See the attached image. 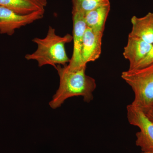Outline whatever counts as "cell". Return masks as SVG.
Here are the masks:
<instances>
[{
	"instance_id": "1",
	"label": "cell",
	"mask_w": 153,
	"mask_h": 153,
	"mask_svg": "<svg viewBox=\"0 0 153 153\" xmlns=\"http://www.w3.org/2000/svg\"><path fill=\"white\" fill-rule=\"evenodd\" d=\"M86 66L71 70L67 65H58L55 67L60 77L59 88L53 96L49 105L53 109L61 106L67 99L82 96L83 100L89 102L93 100V92L96 88L95 79L85 73Z\"/></svg>"
},
{
	"instance_id": "2",
	"label": "cell",
	"mask_w": 153,
	"mask_h": 153,
	"mask_svg": "<svg viewBox=\"0 0 153 153\" xmlns=\"http://www.w3.org/2000/svg\"><path fill=\"white\" fill-rule=\"evenodd\" d=\"M73 40V37L67 34L63 36L57 35L55 28L49 26L45 38H35L33 40L37 49L32 54H27V60L37 61L39 67L49 65L55 68L57 65H65L70 59L66 54L65 45Z\"/></svg>"
},
{
	"instance_id": "3",
	"label": "cell",
	"mask_w": 153,
	"mask_h": 153,
	"mask_svg": "<svg viewBox=\"0 0 153 153\" xmlns=\"http://www.w3.org/2000/svg\"><path fill=\"white\" fill-rule=\"evenodd\" d=\"M121 77L134 94L131 104L143 111L153 106V63L144 68L123 71Z\"/></svg>"
},
{
	"instance_id": "4",
	"label": "cell",
	"mask_w": 153,
	"mask_h": 153,
	"mask_svg": "<svg viewBox=\"0 0 153 153\" xmlns=\"http://www.w3.org/2000/svg\"><path fill=\"white\" fill-rule=\"evenodd\" d=\"M126 110L129 123L140 129L136 134V145L143 152L153 153V122L142 110L132 104L127 105Z\"/></svg>"
},
{
	"instance_id": "5",
	"label": "cell",
	"mask_w": 153,
	"mask_h": 153,
	"mask_svg": "<svg viewBox=\"0 0 153 153\" xmlns=\"http://www.w3.org/2000/svg\"><path fill=\"white\" fill-rule=\"evenodd\" d=\"M45 11H39L28 14H20L0 6V33L12 36L16 30L42 19Z\"/></svg>"
},
{
	"instance_id": "6",
	"label": "cell",
	"mask_w": 153,
	"mask_h": 153,
	"mask_svg": "<svg viewBox=\"0 0 153 153\" xmlns=\"http://www.w3.org/2000/svg\"><path fill=\"white\" fill-rule=\"evenodd\" d=\"M73 20V50L70 62L67 65L71 70L81 68L82 65L81 59V50L83 36L87 26L84 15L77 12H72Z\"/></svg>"
},
{
	"instance_id": "7",
	"label": "cell",
	"mask_w": 153,
	"mask_h": 153,
	"mask_svg": "<svg viewBox=\"0 0 153 153\" xmlns=\"http://www.w3.org/2000/svg\"><path fill=\"white\" fill-rule=\"evenodd\" d=\"M103 33L86 28L82 41L81 59L82 65L94 62L101 55Z\"/></svg>"
},
{
	"instance_id": "8",
	"label": "cell",
	"mask_w": 153,
	"mask_h": 153,
	"mask_svg": "<svg viewBox=\"0 0 153 153\" xmlns=\"http://www.w3.org/2000/svg\"><path fill=\"white\" fill-rule=\"evenodd\" d=\"M150 44L140 38L129 36L127 44L124 48V57L129 61V70L135 68L143 59L152 47Z\"/></svg>"
},
{
	"instance_id": "9",
	"label": "cell",
	"mask_w": 153,
	"mask_h": 153,
	"mask_svg": "<svg viewBox=\"0 0 153 153\" xmlns=\"http://www.w3.org/2000/svg\"><path fill=\"white\" fill-rule=\"evenodd\" d=\"M131 21L132 29L128 36L153 44V13H149L140 18L133 16Z\"/></svg>"
},
{
	"instance_id": "10",
	"label": "cell",
	"mask_w": 153,
	"mask_h": 153,
	"mask_svg": "<svg viewBox=\"0 0 153 153\" xmlns=\"http://www.w3.org/2000/svg\"><path fill=\"white\" fill-rule=\"evenodd\" d=\"M47 0H0V6L22 15L45 11Z\"/></svg>"
},
{
	"instance_id": "11",
	"label": "cell",
	"mask_w": 153,
	"mask_h": 153,
	"mask_svg": "<svg viewBox=\"0 0 153 153\" xmlns=\"http://www.w3.org/2000/svg\"><path fill=\"white\" fill-rule=\"evenodd\" d=\"M110 10V3L100 6L88 12L84 15L87 27L103 33Z\"/></svg>"
},
{
	"instance_id": "12",
	"label": "cell",
	"mask_w": 153,
	"mask_h": 153,
	"mask_svg": "<svg viewBox=\"0 0 153 153\" xmlns=\"http://www.w3.org/2000/svg\"><path fill=\"white\" fill-rule=\"evenodd\" d=\"M72 12L84 15L100 6L110 3L109 0H72Z\"/></svg>"
},
{
	"instance_id": "13",
	"label": "cell",
	"mask_w": 153,
	"mask_h": 153,
	"mask_svg": "<svg viewBox=\"0 0 153 153\" xmlns=\"http://www.w3.org/2000/svg\"><path fill=\"white\" fill-rule=\"evenodd\" d=\"M153 63V44H152V47L150 49L147 54L145 56L144 58L139 63L137 64L136 66L133 69H138L143 68L149 66ZM132 69V70H133Z\"/></svg>"
},
{
	"instance_id": "14",
	"label": "cell",
	"mask_w": 153,
	"mask_h": 153,
	"mask_svg": "<svg viewBox=\"0 0 153 153\" xmlns=\"http://www.w3.org/2000/svg\"><path fill=\"white\" fill-rule=\"evenodd\" d=\"M143 111L149 119L153 122V106Z\"/></svg>"
},
{
	"instance_id": "15",
	"label": "cell",
	"mask_w": 153,
	"mask_h": 153,
	"mask_svg": "<svg viewBox=\"0 0 153 153\" xmlns=\"http://www.w3.org/2000/svg\"><path fill=\"white\" fill-rule=\"evenodd\" d=\"M142 153H146V152H143Z\"/></svg>"
}]
</instances>
